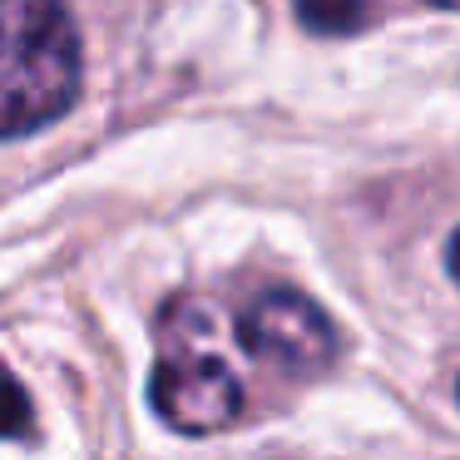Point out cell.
I'll return each instance as SVG.
<instances>
[{"label":"cell","mask_w":460,"mask_h":460,"mask_svg":"<svg viewBox=\"0 0 460 460\" xmlns=\"http://www.w3.org/2000/svg\"><path fill=\"white\" fill-rule=\"evenodd\" d=\"M80 94V31L65 0H0V139L55 124Z\"/></svg>","instance_id":"6da1fadb"},{"label":"cell","mask_w":460,"mask_h":460,"mask_svg":"<svg viewBox=\"0 0 460 460\" xmlns=\"http://www.w3.org/2000/svg\"><path fill=\"white\" fill-rule=\"evenodd\" d=\"M238 341L248 357L282 376H317L332 367L337 332L322 317L317 302H307L292 288H262L238 312Z\"/></svg>","instance_id":"7a4b0ae2"},{"label":"cell","mask_w":460,"mask_h":460,"mask_svg":"<svg viewBox=\"0 0 460 460\" xmlns=\"http://www.w3.org/2000/svg\"><path fill=\"white\" fill-rule=\"evenodd\" d=\"M149 406L183 436H208L238 420L243 381L208 351L173 347L149 376Z\"/></svg>","instance_id":"3957f363"},{"label":"cell","mask_w":460,"mask_h":460,"mask_svg":"<svg viewBox=\"0 0 460 460\" xmlns=\"http://www.w3.org/2000/svg\"><path fill=\"white\" fill-rule=\"evenodd\" d=\"M292 11L312 35H357L371 5L367 0H292Z\"/></svg>","instance_id":"277c9868"},{"label":"cell","mask_w":460,"mask_h":460,"mask_svg":"<svg viewBox=\"0 0 460 460\" xmlns=\"http://www.w3.org/2000/svg\"><path fill=\"white\" fill-rule=\"evenodd\" d=\"M35 430V406H31V391L0 367V436H31Z\"/></svg>","instance_id":"5b68a950"},{"label":"cell","mask_w":460,"mask_h":460,"mask_svg":"<svg viewBox=\"0 0 460 460\" xmlns=\"http://www.w3.org/2000/svg\"><path fill=\"white\" fill-rule=\"evenodd\" d=\"M446 268H450V278L460 282V228H456V238L446 243Z\"/></svg>","instance_id":"8992f818"},{"label":"cell","mask_w":460,"mask_h":460,"mask_svg":"<svg viewBox=\"0 0 460 460\" xmlns=\"http://www.w3.org/2000/svg\"><path fill=\"white\" fill-rule=\"evenodd\" d=\"M430 5H446V11H460V0H430Z\"/></svg>","instance_id":"52a82bcc"},{"label":"cell","mask_w":460,"mask_h":460,"mask_svg":"<svg viewBox=\"0 0 460 460\" xmlns=\"http://www.w3.org/2000/svg\"><path fill=\"white\" fill-rule=\"evenodd\" d=\"M456 396H460V386H456Z\"/></svg>","instance_id":"ba28073f"}]
</instances>
